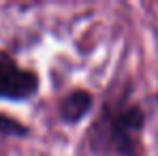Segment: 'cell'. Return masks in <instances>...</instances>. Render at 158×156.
I'll list each match as a JSON object with an SVG mask.
<instances>
[{
    "label": "cell",
    "mask_w": 158,
    "mask_h": 156,
    "mask_svg": "<svg viewBox=\"0 0 158 156\" xmlns=\"http://www.w3.org/2000/svg\"><path fill=\"white\" fill-rule=\"evenodd\" d=\"M143 129V111L131 105L118 111L109 124V143L122 156H141L137 135Z\"/></svg>",
    "instance_id": "cell-1"
},
{
    "label": "cell",
    "mask_w": 158,
    "mask_h": 156,
    "mask_svg": "<svg viewBox=\"0 0 158 156\" xmlns=\"http://www.w3.org/2000/svg\"><path fill=\"white\" fill-rule=\"evenodd\" d=\"M39 77L32 71H24L9 53L0 52V96L2 99H28L36 92Z\"/></svg>",
    "instance_id": "cell-2"
},
{
    "label": "cell",
    "mask_w": 158,
    "mask_h": 156,
    "mask_svg": "<svg viewBox=\"0 0 158 156\" xmlns=\"http://www.w3.org/2000/svg\"><path fill=\"white\" fill-rule=\"evenodd\" d=\"M90 107H92V94L85 90H75L73 94H69L64 99V103L60 107L62 120L64 122H79L88 113Z\"/></svg>",
    "instance_id": "cell-3"
},
{
    "label": "cell",
    "mask_w": 158,
    "mask_h": 156,
    "mask_svg": "<svg viewBox=\"0 0 158 156\" xmlns=\"http://www.w3.org/2000/svg\"><path fill=\"white\" fill-rule=\"evenodd\" d=\"M26 130H28L26 126H22L13 118L0 116V133H4V135H26Z\"/></svg>",
    "instance_id": "cell-4"
}]
</instances>
